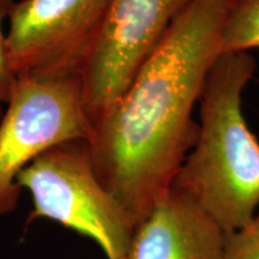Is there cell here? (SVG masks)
Segmentation results:
<instances>
[{
  "instance_id": "cell-5",
  "label": "cell",
  "mask_w": 259,
  "mask_h": 259,
  "mask_svg": "<svg viewBox=\"0 0 259 259\" xmlns=\"http://www.w3.org/2000/svg\"><path fill=\"white\" fill-rule=\"evenodd\" d=\"M111 0H21L9 17L6 42L17 78L80 74Z\"/></svg>"
},
{
  "instance_id": "cell-6",
  "label": "cell",
  "mask_w": 259,
  "mask_h": 259,
  "mask_svg": "<svg viewBox=\"0 0 259 259\" xmlns=\"http://www.w3.org/2000/svg\"><path fill=\"white\" fill-rule=\"evenodd\" d=\"M191 0H111L82 72L93 126L120 99Z\"/></svg>"
},
{
  "instance_id": "cell-2",
  "label": "cell",
  "mask_w": 259,
  "mask_h": 259,
  "mask_svg": "<svg viewBox=\"0 0 259 259\" xmlns=\"http://www.w3.org/2000/svg\"><path fill=\"white\" fill-rule=\"evenodd\" d=\"M257 70L250 52L220 54L199 99L198 137L174 179L225 233L244 228L259 209V142L242 113Z\"/></svg>"
},
{
  "instance_id": "cell-9",
  "label": "cell",
  "mask_w": 259,
  "mask_h": 259,
  "mask_svg": "<svg viewBox=\"0 0 259 259\" xmlns=\"http://www.w3.org/2000/svg\"><path fill=\"white\" fill-rule=\"evenodd\" d=\"M222 259H259V209L244 228L226 233Z\"/></svg>"
},
{
  "instance_id": "cell-11",
  "label": "cell",
  "mask_w": 259,
  "mask_h": 259,
  "mask_svg": "<svg viewBox=\"0 0 259 259\" xmlns=\"http://www.w3.org/2000/svg\"><path fill=\"white\" fill-rule=\"evenodd\" d=\"M3 112H4V109H3V105H0V119H2Z\"/></svg>"
},
{
  "instance_id": "cell-3",
  "label": "cell",
  "mask_w": 259,
  "mask_h": 259,
  "mask_svg": "<svg viewBox=\"0 0 259 259\" xmlns=\"http://www.w3.org/2000/svg\"><path fill=\"white\" fill-rule=\"evenodd\" d=\"M31 196L27 223L50 220L95 241L107 259H130L135 225L94 171L88 141L48 149L21 171Z\"/></svg>"
},
{
  "instance_id": "cell-4",
  "label": "cell",
  "mask_w": 259,
  "mask_h": 259,
  "mask_svg": "<svg viewBox=\"0 0 259 259\" xmlns=\"http://www.w3.org/2000/svg\"><path fill=\"white\" fill-rule=\"evenodd\" d=\"M93 131L80 74L18 78L0 119V218L17 209L22 170L48 149L89 142Z\"/></svg>"
},
{
  "instance_id": "cell-10",
  "label": "cell",
  "mask_w": 259,
  "mask_h": 259,
  "mask_svg": "<svg viewBox=\"0 0 259 259\" xmlns=\"http://www.w3.org/2000/svg\"><path fill=\"white\" fill-rule=\"evenodd\" d=\"M14 5V0H0V105L9 102L18 80L10 63L6 31L4 29Z\"/></svg>"
},
{
  "instance_id": "cell-8",
  "label": "cell",
  "mask_w": 259,
  "mask_h": 259,
  "mask_svg": "<svg viewBox=\"0 0 259 259\" xmlns=\"http://www.w3.org/2000/svg\"><path fill=\"white\" fill-rule=\"evenodd\" d=\"M259 48V0H229L220 31V53Z\"/></svg>"
},
{
  "instance_id": "cell-1",
  "label": "cell",
  "mask_w": 259,
  "mask_h": 259,
  "mask_svg": "<svg viewBox=\"0 0 259 259\" xmlns=\"http://www.w3.org/2000/svg\"><path fill=\"white\" fill-rule=\"evenodd\" d=\"M229 0H191L88 142L97 179L135 228L173 186L198 137L193 109L220 53Z\"/></svg>"
},
{
  "instance_id": "cell-7",
  "label": "cell",
  "mask_w": 259,
  "mask_h": 259,
  "mask_svg": "<svg viewBox=\"0 0 259 259\" xmlns=\"http://www.w3.org/2000/svg\"><path fill=\"white\" fill-rule=\"evenodd\" d=\"M225 236L189 194L171 187L135 228L130 259H222Z\"/></svg>"
}]
</instances>
